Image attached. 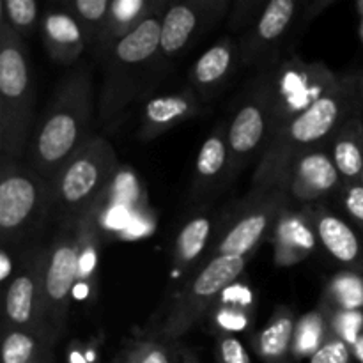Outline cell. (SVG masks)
I'll use <instances>...</instances> for the list:
<instances>
[{"label": "cell", "mask_w": 363, "mask_h": 363, "mask_svg": "<svg viewBox=\"0 0 363 363\" xmlns=\"http://www.w3.org/2000/svg\"><path fill=\"white\" fill-rule=\"evenodd\" d=\"M357 116H363V71L342 74L332 92L273 131L255 167L250 191L284 186L287 170L298 156L328 149L337 131Z\"/></svg>", "instance_id": "cell-1"}, {"label": "cell", "mask_w": 363, "mask_h": 363, "mask_svg": "<svg viewBox=\"0 0 363 363\" xmlns=\"http://www.w3.org/2000/svg\"><path fill=\"white\" fill-rule=\"evenodd\" d=\"M92 74L80 67L57 87L41 124L30 138L28 163L50 184L59 170L92 138Z\"/></svg>", "instance_id": "cell-2"}, {"label": "cell", "mask_w": 363, "mask_h": 363, "mask_svg": "<svg viewBox=\"0 0 363 363\" xmlns=\"http://www.w3.org/2000/svg\"><path fill=\"white\" fill-rule=\"evenodd\" d=\"M167 4L160 6L135 28L108 50L105 62L101 96H99V119L112 126L121 119L128 105L144 94L156 82L160 69V34L162 18Z\"/></svg>", "instance_id": "cell-3"}, {"label": "cell", "mask_w": 363, "mask_h": 363, "mask_svg": "<svg viewBox=\"0 0 363 363\" xmlns=\"http://www.w3.org/2000/svg\"><path fill=\"white\" fill-rule=\"evenodd\" d=\"M34 106V80L25 43L0 18V158L16 162L25 151Z\"/></svg>", "instance_id": "cell-4"}, {"label": "cell", "mask_w": 363, "mask_h": 363, "mask_svg": "<svg viewBox=\"0 0 363 363\" xmlns=\"http://www.w3.org/2000/svg\"><path fill=\"white\" fill-rule=\"evenodd\" d=\"M117 169L119 160L112 144L92 137L48 184L50 208L59 211L64 223L74 222L103 202Z\"/></svg>", "instance_id": "cell-5"}, {"label": "cell", "mask_w": 363, "mask_h": 363, "mask_svg": "<svg viewBox=\"0 0 363 363\" xmlns=\"http://www.w3.org/2000/svg\"><path fill=\"white\" fill-rule=\"evenodd\" d=\"M247 261L248 257L233 255L209 257L194 275L188 277L151 337L162 342L176 344L208 314L220 294L240 279Z\"/></svg>", "instance_id": "cell-6"}, {"label": "cell", "mask_w": 363, "mask_h": 363, "mask_svg": "<svg viewBox=\"0 0 363 363\" xmlns=\"http://www.w3.org/2000/svg\"><path fill=\"white\" fill-rule=\"evenodd\" d=\"M50 208V190L46 181L30 167L18 162L0 165V233L2 245L18 243L30 233Z\"/></svg>", "instance_id": "cell-7"}, {"label": "cell", "mask_w": 363, "mask_h": 363, "mask_svg": "<svg viewBox=\"0 0 363 363\" xmlns=\"http://www.w3.org/2000/svg\"><path fill=\"white\" fill-rule=\"evenodd\" d=\"M293 204L284 186L250 191L213 248L211 257H248L269 240L279 216Z\"/></svg>", "instance_id": "cell-8"}, {"label": "cell", "mask_w": 363, "mask_h": 363, "mask_svg": "<svg viewBox=\"0 0 363 363\" xmlns=\"http://www.w3.org/2000/svg\"><path fill=\"white\" fill-rule=\"evenodd\" d=\"M273 96V131L332 92L340 77L323 62L286 60L268 73ZM273 135V133H272Z\"/></svg>", "instance_id": "cell-9"}, {"label": "cell", "mask_w": 363, "mask_h": 363, "mask_svg": "<svg viewBox=\"0 0 363 363\" xmlns=\"http://www.w3.org/2000/svg\"><path fill=\"white\" fill-rule=\"evenodd\" d=\"M46 261L48 248H34L21 257L16 273L4 287V330H32L48 335L45 323Z\"/></svg>", "instance_id": "cell-10"}, {"label": "cell", "mask_w": 363, "mask_h": 363, "mask_svg": "<svg viewBox=\"0 0 363 363\" xmlns=\"http://www.w3.org/2000/svg\"><path fill=\"white\" fill-rule=\"evenodd\" d=\"M78 284V234L74 222L64 223L62 233L48 247L45 272L46 332L57 340L66 328L71 296Z\"/></svg>", "instance_id": "cell-11"}, {"label": "cell", "mask_w": 363, "mask_h": 363, "mask_svg": "<svg viewBox=\"0 0 363 363\" xmlns=\"http://www.w3.org/2000/svg\"><path fill=\"white\" fill-rule=\"evenodd\" d=\"M227 130L233 174L255 156H262L273 133V96L268 73L262 74L250 94L238 106Z\"/></svg>", "instance_id": "cell-12"}, {"label": "cell", "mask_w": 363, "mask_h": 363, "mask_svg": "<svg viewBox=\"0 0 363 363\" xmlns=\"http://www.w3.org/2000/svg\"><path fill=\"white\" fill-rule=\"evenodd\" d=\"M344 181L328 149H314L298 156L287 170L284 188L300 206L321 204L328 195L340 191Z\"/></svg>", "instance_id": "cell-13"}, {"label": "cell", "mask_w": 363, "mask_h": 363, "mask_svg": "<svg viewBox=\"0 0 363 363\" xmlns=\"http://www.w3.org/2000/svg\"><path fill=\"white\" fill-rule=\"evenodd\" d=\"M229 7L225 0H184L170 4L162 18L160 34V62L179 55L195 35L222 16Z\"/></svg>", "instance_id": "cell-14"}, {"label": "cell", "mask_w": 363, "mask_h": 363, "mask_svg": "<svg viewBox=\"0 0 363 363\" xmlns=\"http://www.w3.org/2000/svg\"><path fill=\"white\" fill-rule=\"evenodd\" d=\"M300 7L296 0H269L240 45L241 62L255 64L266 59L293 27Z\"/></svg>", "instance_id": "cell-15"}, {"label": "cell", "mask_w": 363, "mask_h": 363, "mask_svg": "<svg viewBox=\"0 0 363 363\" xmlns=\"http://www.w3.org/2000/svg\"><path fill=\"white\" fill-rule=\"evenodd\" d=\"M314 225L319 245L335 259L339 264L363 275V245L350 223L333 215L323 204L303 206Z\"/></svg>", "instance_id": "cell-16"}, {"label": "cell", "mask_w": 363, "mask_h": 363, "mask_svg": "<svg viewBox=\"0 0 363 363\" xmlns=\"http://www.w3.org/2000/svg\"><path fill=\"white\" fill-rule=\"evenodd\" d=\"M269 241L273 245L275 264L280 268H289L305 261L314 254L319 245L314 225L303 206L296 209L289 206L279 216Z\"/></svg>", "instance_id": "cell-17"}, {"label": "cell", "mask_w": 363, "mask_h": 363, "mask_svg": "<svg viewBox=\"0 0 363 363\" xmlns=\"http://www.w3.org/2000/svg\"><path fill=\"white\" fill-rule=\"evenodd\" d=\"M202 101L191 87L172 94L155 96L144 105L140 113L138 138L144 142L152 140L167 131L174 130L202 113Z\"/></svg>", "instance_id": "cell-18"}, {"label": "cell", "mask_w": 363, "mask_h": 363, "mask_svg": "<svg viewBox=\"0 0 363 363\" xmlns=\"http://www.w3.org/2000/svg\"><path fill=\"white\" fill-rule=\"evenodd\" d=\"M238 59V45L234 39L223 38L195 60L190 69V85L201 101H209L222 91L233 74Z\"/></svg>", "instance_id": "cell-19"}, {"label": "cell", "mask_w": 363, "mask_h": 363, "mask_svg": "<svg viewBox=\"0 0 363 363\" xmlns=\"http://www.w3.org/2000/svg\"><path fill=\"white\" fill-rule=\"evenodd\" d=\"M41 38L50 59L69 66L89 48L84 28L69 11H50L41 20Z\"/></svg>", "instance_id": "cell-20"}, {"label": "cell", "mask_w": 363, "mask_h": 363, "mask_svg": "<svg viewBox=\"0 0 363 363\" xmlns=\"http://www.w3.org/2000/svg\"><path fill=\"white\" fill-rule=\"evenodd\" d=\"M233 174V156H230L227 130L218 128L208 135L199 149L194 170V197L208 195Z\"/></svg>", "instance_id": "cell-21"}, {"label": "cell", "mask_w": 363, "mask_h": 363, "mask_svg": "<svg viewBox=\"0 0 363 363\" xmlns=\"http://www.w3.org/2000/svg\"><path fill=\"white\" fill-rule=\"evenodd\" d=\"M296 314L289 307H277L272 319L254 337V350L264 363H287L293 357Z\"/></svg>", "instance_id": "cell-22"}, {"label": "cell", "mask_w": 363, "mask_h": 363, "mask_svg": "<svg viewBox=\"0 0 363 363\" xmlns=\"http://www.w3.org/2000/svg\"><path fill=\"white\" fill-rule=\"evenodd\" d=\"M158 6L160 2L156 0H112V7L101 38L94 48V55L103 59L116 43L133 32Z\"/></svg>", "instance_id": "cell-23"}, {"label": "cell", "mask_w": 363, "mask_h": 363, "mask_svg": "<svg viewBox=\"0 0 363 363\" xmlns=\"http://www.w3.org/2000/svg\"><path fill=\"white\" fill-rule=\"evenodd\" d=\"M333 163L344 184L362 183L363 174V116L351 117L328 145Z\"/></svg>", "instance_id": "cell-24"}, {"label": "cell", "mask_w": 363, "mask_h": 363, "mask_svg": "<svg viewBox=\"0 0 363 363\" xmlns=\"http://www.w3.org/2000/svg\"><path fill=\"white\" fill-rule=\"evenodd\" d=\"M215 220L208 215H199L183 225L176 238L172 254L174 275L186 277L195 262L202 257V252L208 247L213 234Z\"/></svg>", "instance_id": "cell-25"}, {"label": "cell", "mask_w": 363, "mask_h": 363, "mask_svg": "<svg viewBox=\"0 0 363 363\" xmlns=\"http://www.w3.org/2000/svg\"><path fill=\"white\" fill-rule=\"evenodd\" d=\"M99 209L101 202L74 220L78 234V284L92 286L99 262Z\"/></svg>", "instance_id": "cell-26"}, {"label": "cell", "mask_w": 363, "mask_h": 363, "mask_svg": "<svg viewBox=\"0 0 363 363\" xmlns=\"http://www.w3.org/2000/svg\"><path fill=\"white\" fill-rule=\"evenodd\" d=\"M332 330V307L321 300L314 311L298 319L296 333H294L293 357L311 358L325 342L326 335Z\"/></svg>", "instance_id": "cell-27"}, {"label": "cell", "mask_w": 363, "mask_h": 363, "mask_svg": "<svg viewBox=\"0 0 363 363\" xmlns=\"http://www.w3.org/2000/svg\"><path fill=\"white\" fill-rule=\"evenodd\" d=\"M53 340L48 335L32 330H4L2 363H30L46 350H52Z\"/></svg>", "instance_id": "cell-28"}, {"label": "cell", "mask_w": 363, "mask_h": 363, "mask_svg": "<svg viewBox=\"0 0 363 363\" xmlns=\"http://www.w3.org/2000/svg\"><path fill=\"white\" fill-rule=\"evenodd\" d=\"M112 363H177V346L155 337H140L124 342Z\"/></svg>", "instance_id": "cell-29"}, {"label": "cell", "mask_w": 363, "mask_h": 363, "mask_svg": "<svg viewBox=\"0 0 363 363\" xmlns=\"http://www.w3.org/2000/svg\"><path fill=\"white\" fill-rule=\"evenodd\" d=\"M321 300L333 311L360 312L358 308L363 307V275L354 272L340 273L330 280Z\"/></svg>", "instance_id": "cell-30"}, {"label": "cell", "mask_w": 363, "mask_h": 363, "mask_svg": "<svg viewBox=\"0 0 363 363\" xmlns=\"http://www.w3.org/2000/svg\"><path fill=\"white\" fill-rule=\"evenodd\" d=\"M66 6L67 11L77 18L80 27L84 28L89 48H92L94 52L103 34V28H105L112 0H71Z\"/></svg>", "instance_id": "cell-31"}, {"label": "cell", "mask_w": 363, "mask_h": 363, "mask_svg": "<svg viewBox=\"0 0 363 363\" xmlns=\"http://www.w3.org/2000/svg\"><path fill=\"white\" fill-rule=\"evenodd\" d=\"M0 18L21 39H25L32 35V32L38 27L39 6L34 0H4Z\"/></svg>", "instance_id": "cell-32"}, {"label": "cell", "mask_w": 363, "mask_h": 363, "mask_svg": "<svg viewBox=\"0 0 363 363\" xmlns=\"http://www.w3.org/2000/svg\"><path fill=\"white\" fill-rule=\"evenodd\" d=\"M353 357V346L332 326L325 342L311 357V363H351Z\"/></svg>", "instance_id": "cell-33"}, {"label": "cell", "mask_w": 363, "mask_h": 363, "mask_svg": "<svg viewBox=\"0 0 363 363\" xmlns=\"http://www.w3.org/2000/svg\"><path fill=\"white\" fill-rule=\"evenodd\" d=\"M215 357L216 363H252L250 354L243 342L227 332L216 333Z\"/></svg>", "instance_id": "cell-34"}, {"label": "cell", "mask_w": 363, "mask_h": 363, "mask_svg": "<svg viewBox=\"0 0 363 363\" xmlns=\"http://www.w3.org/2000/svg\"><path fill=\"white\" fill-rule=\"evenodd\" d=\"M340 194H342V204L344 208H346L347 215H350L351 218L354 220V223L363 230V184H344Z\"/></svg>", "instance_id": "cell-35"}, {"label": "cell", "mask_w": 363, "mask_h": 363, "mask_svg": "<svg viewBox=\"0 0 363 363\" xmlns=\"http://www.w3.org/2000/svg\"><path fill=\"white\" fill-rule=\"evenodd\" d=\"M14 273H16V269H14V257L11 255L9 247L2 245V250H0V282H2L4 287L11 282Z\"/></svg>", "instance_id": "cell-36"}, {"label": "cell", "mask_w": 363, "mask_h": 363, "mask_svg": "<svg viewBox=\"0 0 363 363\" xmlns=\"http://www.w3.org/2000/svg\"><path fill=\"white\" fill-rule=\"evenodd\" d=\"M177 363H201L199 358L195 357V353L188 347L177 346Z\"/></svg>", "instance_id": "cell-37"}, {"label": "cell", "mask_w": 363, "mask_h": 363, "mask_svg": "<svg viewBox=\"0 0 363 363\" xmlns=\"http://www.w3.org/2000/svg\"><path fill=\"white\" fill-rule=\"evenodd\" d=\"M353 353H354V358H357V362L358 363H363V323H362L360 332H358L357 340H354Z\"/></svg>", "instance_id": "cell-38"}, {"label": "cell", "mask_w": 363, "mask_h": 363, "mask_svg": "<svg viewBox=\"0 0 363 363\" xmlns=\"http://www.w3.org/2000/svg\"><path fill=\"white\" fill-rule=\"evenodd\" d=\"M30 363H52V350H46L45 353L39 354V357Z\"/></svg>", "instance_id": "cell-39"}, {"label": "cell", "mask_w": 363, "mask_h": 363, "mask_svg": "<svg viewBox=\"0 0 363 363\" xmlns=\"http://www.w3.org/2000/svg\"><path fill=\"white\" fill-rule=\"evenodd\" d=\"M362 184H363V174H362Z\"/></svg>", "instance_id": "cell-40"}]
</instances>
